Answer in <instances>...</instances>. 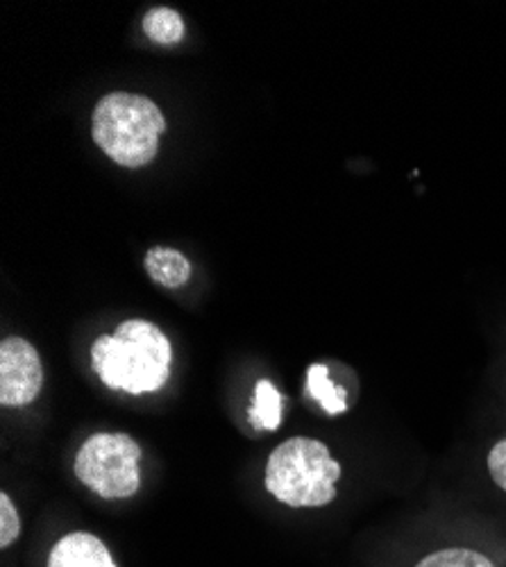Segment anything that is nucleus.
Masks as SVG:
<instances>
[{"mask_svg":"<svg viewBox=\"0 0 506 567\" xmlns=\"http://www.w3.org/2000/svg\"><path fill=\"white\" fill-rule=\"evenodd\" d=\"M173 348L162 329L148 320L132 318L103 334L91 346L101 382L112 391L144 395L159 391L171 377Z\"/></svg>","mask_w":506,"mask_h":567,"instance_id":"1","label":"nucleus"},{"mask_svg":"<svg viewBox=\"0 0 506 567\" xmlns=\"http://www.w3.org/2000/svg\"><path fill=\"white\" fill-rule=\"evenodd\" d=\"M164 132L166 118L162 110L151 99L127 91H114L101 99L91 123L96 146L125 168L151 164Z\"/></svg>","mask_w":506,"mask_h":567,"instance_id":"2","label":"nucleus"},{"mask_svg":"<svg viewBox=\"0 0 506 567\" xmlns=\"http://www.w3.org/2000/svg\"><path fill=\"white\" fill-rule=\"evenodd\" d=\"M341 463L323 441L296 436L272 450L266 463V491L291 508H320L334 502Z\"/></svg>","mask_w":506,"mask_h":567,"instance_id":"3","label":"nucleus"},{"mask_svg":"<svg viewBox=\"0 0 506 567\" xmlns=\"http://www.w3.org/2000/svg\"><path fill=\"white\" fill-rule=\"evenodd\" d=\"M142 447L127 434L89 436L75 456V477L105 499L132 497L142 486Z\"/></svg>","mask_w":506,"mask_h":567,"instance_id":"4","label":"nucleus"},{"mask_svg":"<svg viewBox=\"0 0 506 567\" xmlns=\"http://www.w3.org/2000/svg\"><path fill=\"white\" fill-rule=\"evenodd\" d=\"M43 386V365L32 343L8 337L0 343V404L25 406L37 400Z\"/></svg>","mask_w":506,"mask_h":567,"instance_id":"5","label":"nucleus"},{"mask_svg":"<svg viewBox=\"0 0 506 567\" xmlns=\"http://www.w3.org/2000/svg\"><path fill=\"white\" fill-rule=\"evenodd\" d=\"M49 567H116V563L101 538L75 532L58 540L51 549Z\"/></svg>","mask_w":506,"mask_h":567,"instance_id":"6","label":"nucleus"},{"mask_svg":"<svg viewBox=\"0 0 506 567\" xmlns=\"http://www.w3.org/2000/svg\"><path fill=\"white\" fill-rule=\"evenodd\" d=\"M144 268L151 279L164 289H179L192 277V261L175 248L155 246L146 252Z\"/></svg>","mask_w":506,"mask_h":567,"instance_id":"7","label":"nucleus"},{"mask_svg":"<svg viewBox=\"0 0 506 567\" xmlns=\"http://www.w3.org/2000/svg\"><path fill=\"white\" fill-rule=\"evenodd\" d=\"M282 409H285V398L282 393L275 389L268 380H259L255 389V402L252 409L248 411L250 422L257 430L266 432H278L282 424Z\"/></svg>","mask_w":506,"mask_h":567,"instance_id":"8","label":"nucleus"},{"mask_svg":"<svg viewBox=\"0 0 506 567\" xmlns=\"http://www.w3.org/2000/svg\"><path fill=\"white\" fill-rule=\"evenodd\" d=\"M307 391L323 406L328 415H341L348 411L345 391L330 380V370L323 363H311L307 370Z\"/></svg>","mask_w":506,"mask_h":567,"instance_id":"9","label":"nucleus"},{"mask_svg":"<svg viewBox=\"0 0 506 567\" xmlns=\"http://www.w3.org/2000/svg\"><path fill=\"white\" fill-rule=\"evenodd\" d=\"M144 34L162 45H173L184 37V21L179 12L171 8H153L142 21Z\"/></svg>","mask_w":506,"mask_h":567,"instance_id":"10","label":"nucleus"},{"mask_svg":"<svg viewBox=\"0 0 506 567\" xmlns=\"http://www.w3.org/2000/svg\"><path fill=\"white\" fill-rule=\"evenodd\" d=\"M416 567H495L490 558L473 549H441L425 556Z\"/></svg>","mask_w":506,"mask_h":567,"instance_id":"11","label":"nucleus"},{"mask_svg":"<svg viewBox=\"0 0 506 567\" xmlns=\"http://www.w3.org/2000/svg\"><path fill=\"white\" fill-rule=\"evenodd\" d=\"M21 534V523L14 502L8 493L0 495V547L8 549Z\"/></svg>","mask_w":506,"mask_h":567,"instance_id":"12","label":"nucleus"},{"mask_svg":"<svg viewBox=\"0 0 506 567\" xmlns=\"http://www.w3.org/2000/svg\"><path fill=\"white\" fill-rule=\"evenodd\" d=\"M486 465L490 472V480L497 484L499 491L506 493V439H502L493 445V450L488 452Z\"/></svg>","mask_w":506,"mask_h":567,"instance_id":"13","label":"nucleus"}]
</instances>
